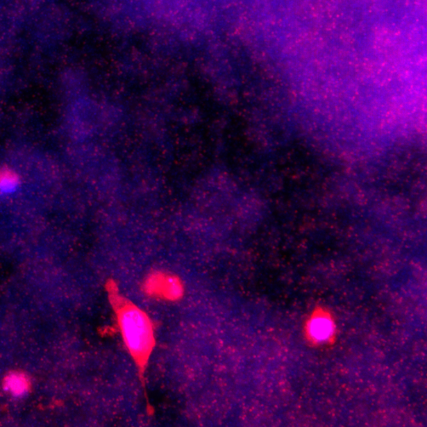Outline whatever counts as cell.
Here are the masks:
<instances>
[{"mask_svg":"<svg viewBox=\"0 0 427 427\" xmlns=\"http://www.w3.org/2000/svg\"><path fill=\"white\" fill-rule=\"evenodd\" d=\"M312 330L316 337L323 339L327 337L330 331V327L328 323L326 321H318L316 322Z\"/></svg>","mask_w":427,"mask_h":427,"instance_id":"obj_5","label":"cell"},{"mask_svg":"<svg viewBox=\"0 0 427 427\" xmlns=\"http://www.w3.org/2000/svg\"><path fill=\"white\" fill-rule=\"evenodd\" d=\"M118 322L131 354L139 361L145 360L155 343L150 319L137 307L125 305L118 312Z\"/></svg>","mask_w":427,"mask_h":427,"instance_id":"obj_1","label":"cell"},{"mask_svg":"<svg viewBox=\"0 0 427 427\" xmlns=\"http://www.w3.org/2000/svg\"><path fill=\"white\" fill-rule=\"evenodd\" d=\"M20 184V176L15 170L10 168L0 169V195L15 192Z\"/></svg>","mask_w":427,"mask_h":427,"instance_id":"obj_4","label":"cell"},{"mask_svg":"<svg viewBox=\"0 0 427 427\" xmlns=\"http://www.w3.org/2000/svg\"><path fill=\"white\" fill-rule=\"evenodd\" d=\"M144 292L151 296L175 301L183 294V287L178 278L163 272H153L144 284Z\"/></svg>","mask_w":427,"mask_h":427,"instance_id":"obj_2","label":"cell"},{"mask_svg":"<svg viewBox=\"0 0 427 427\" xmlns=\"http://www.w3.org/2000/svg\"><path fill=\"white\" fill-rule=\"evenodd\" d=\"M31 380L22 372L9 373L3 379V388L7 394L15 398L24 397L31 390Z\"/></svg>","mask_w":427,"mask_h":427,"instance_id":"obj_3","label":"cell"}]
</instances>
